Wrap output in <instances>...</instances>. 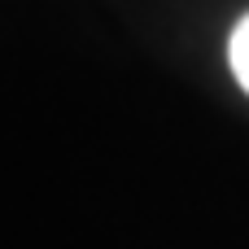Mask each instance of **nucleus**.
<instances>
[{"label": "nucleus", "instance_id": "1", "mask_svg": "<svg viewBox=\"0 0 249 249\" xmlns=\"http://www.w3.org/2000/svg\"><path fill=\"white\" fill-rule=\"evenodd\" d=\"M228 61H232L236 83L249 92V13L236 22V31H232V39H228Z\"/></svg>", "mask_w": 249, "mask_h": 249}]
</instances>
